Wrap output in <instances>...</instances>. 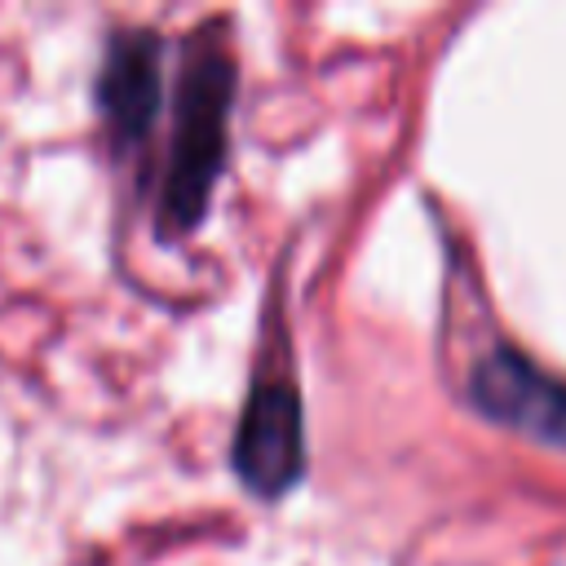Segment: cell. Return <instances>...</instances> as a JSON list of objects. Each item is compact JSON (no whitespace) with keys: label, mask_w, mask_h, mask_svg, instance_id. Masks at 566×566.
Returning a JSON list of instances; mask_svg holds the SVG:
<instances>
[{"label":"cell","mask_w":566,"mask_h":566,"mask_svg":"<svg viewBox=\"0 0 566 566\" xmlns=\"http://www.w3.org/2000/svg\"><path fill=\"white\" fill-rule=\"evenodd\" d=\"M230 102H234V66L221 40L199 35L186 53L177 97H172V133H168V155L159 172V195H155V217L159 230L186 234L203 221L208 195L217 186V172L226 164V124H230Z\"/></svg>","instance_id":"cell-1"},{"label":"cell","mask_w":566,"mask_h":566,"mask_svg":"<svg viewBox=\"0 0 566 566\" xmlns=\"http://www.w3.org/2000/svg\"><path fill=\"white\" fill-rule=\"evenodd\" d=\"M234 469L261 491L279 495L301 473V402L287 380H261L248 394L239 433H234Z\"/></svg>","instance_id":"cell-2"},{"label":"cell","mask_w":566,"mask_h":566,"mask_svg":"<svg viewBox=\"0 0 566 566\" xmlns=\"http://www.w3.org/2000/svg\"><path fill=\"white\" fill-rule=\"evenodd\" d=\"M164 102V44L150 31H119L97 75V111L119 146H142Z\"/></svg>","instance_id":"cell-3"},{"label":"cell","mask_w":566,"mask_h":566,"mask_svg":"<svg viewBox=\"0 0 566 566\" xmlns=\"http://www.w3.org/2000/svg\"><path fill=\"white\" fill-rule=\"evenodd\" d=\"M469 394L491 420L513 424L539 442L566 447V385H557L526 358H517L509 349L482 358L473 367Z\"/></svg>","instance_id":"cell-4"}]
</instances>
